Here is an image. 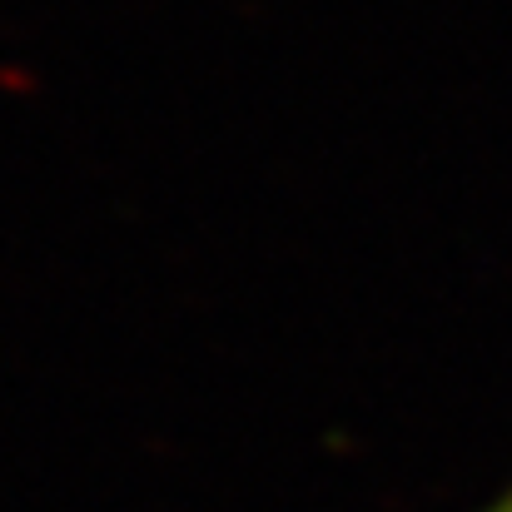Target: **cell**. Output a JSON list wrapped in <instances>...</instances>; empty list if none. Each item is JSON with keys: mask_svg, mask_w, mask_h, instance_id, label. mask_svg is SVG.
<instances>
[{"mask_svg": "<svg viewBox=\"0 0 512 512\" xmlns=\"http://www.w3.org/2000/svg\"><path fill=\"white\" fill-rule=\"evenodd\" d=\"M478 512H512V483H508V493H498L488 508H478Z\"/></svg>", "mask_w": 512, "mask_h": 512, "instance_id": "1", "label": "cell"}]
</instances>
